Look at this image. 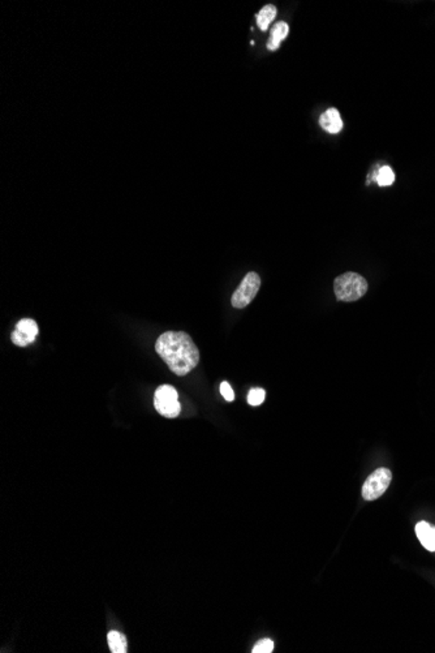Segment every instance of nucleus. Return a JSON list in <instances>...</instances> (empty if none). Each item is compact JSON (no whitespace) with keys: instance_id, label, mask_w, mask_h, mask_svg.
Listing matches in <instances>:
<instances>
[{"instance_id":"nucleus-1","label":"nucleus","mask_w":435,"mask_h":653,"mask_svg":"<svg viewBox=\"0 0 435 653\" xmlns=\"http://www.w3.org/2000/svg\"><path fill=\"white\" fill-rule=\"evenodd\" d=\"M157 354L176 376H186L199 365V351L186 332H167L155 343Z\"/></svg>"},{"instance_id":"nucleus-2","label":"nucleus","mask_w":435,"mask_h":653,"mask_svg":"<svg viewBox=\"0 0 435 653\" xmlns=\"http://www.w3.org/2000/svg\"><path fill=\"white\" fill-rule=\"evenodd\" d=\"M334 292L340 301H356L368 292V281L357 272H344L336 277Z\"/></svg>"},{"instance_id":"nucleus-3","label":"nucleus","mask_w":435,"mask_h":653,"mask_svg":"<svg viewBox=\"0 0 435 653\" xmlns=\"http://www.w3.org/2000/svg\"><path fill=\"white\" fill-rule=\"evenodd\" d=\"M392 481V472L388 469H375L373 473L369 475V478L365 480L361 494L365 501H375L379 497H382L388 489L390 484Z\"/></svg>"},{"instance_id":"nucleus-4","label":"nucleus","mask_w":435,"mask_h":653,"mask_svg":"<svg viewBox=\"0 0 435 653\" xmlns=\"http://www.w3.org/2000/svg\"><path fill=\"white\" fill-rule=\"evenodd\" d=\"M260 287H261L260 275L253 271L248 272L232 295V299H231L232 307L237 309L248 307L249 304L253 301V299L258 294Z\"/></svg>"},{"instance_id":"nucleus-5","label":"nucleus","mask_w":435,"mask_h":653,"mask_svg":"<svg viewBox=\"0 0 435 653\" xmlns=\"http://www.w3.org/2000/svg\"><path fill=\"white\" fill-rule=\"evenodd\" d=\"M38 329L37 322L32 319H24L19 321L16 325L14 332L11 334V339L13 343L19 347H26V345L33 343L37 338Z\"/></svg>"},{"instance_id":"nucleus-6","label":"nucleus","mask_w":435,"mask_h":653,"mask_svg":"<svg viewBox=\"0 0 435 653\" xmlns=\"http://www.w3.org/2000/svg\"><path fill=\"white\" fill-rule=\"evenodd\" d=\"M320 124L326 132H328L331 135H336L343 129V120H342L340 112L337 111L334 107L328 109L327 111H324L321 115Z\"/></svg>"},{"instance_id":"nucleus-7","label":"nucleus","mask_w":435,"mask_h":653,"mask_svg":"<svg viewBox=\"0 0 435 653\" xmlns=\"http://www.w3.org/2000/svg\"><path fill=\"white\" fill-rule=\"evenodd\" d=\"M416 535L425 549L435 552V527L427 522H419L416 526Z\"/></svg>"},{"instance_id":"nucleus-8","label":"nucleus","mask_w":435,"mask_h":653,"mask_svg":"<svg viewBox=\"0 0 435 653\" xmlns=\"http://www.w3.org/2000/svg\"><path fill=\"white\" fill-rule=\"evenodd\" d=\"M154 407L155 409L164 416V418H168V419H175L179 416L180 411H181V406L179 403V400L176 399H159V398H154Z\"/></svg>"},{"instance_id":"nucleus-9","label":"nucleus","mask_w":435,"mask_h":653,"mask_svg":"<svg viewBox=\"0 0 435 653\" xmlns=\"http://www.w3.org/2000/svg\"><path fill=\"white\" fill-rule=\"evenodd\" d=\"M288 33H289V25L285 23V21H279V23L274 25L271 33H270V39L267 42V49L270 51L279 49L283 39H286L287 36H288Z\"/></svg>"},{"instance_id":"nucleus-10","label":"nucleus","mask_w":435,"mask_h":653,"mask_svg":"<svg viewBox=\"0 0 435 653\" xmlns=\"http://www.w3.org/2000/svg\"><path fill=\"white\" fill-rule=\"evenodd\" d=\"M276 7L273 6V4H267L262 8L260 12L257 13V24L260 26L262 32H266L269 29V26L271 25V23L276 16Z\"/></svg>"},{"instance_id":"nucleus-11","label":"nucleus","mask_w":435,"mask_h":653,"mask_svg":"<svg viewBox=\"0 0 435 653\" xmlns=\"http://www.w3.org/2000/svg\"><path fill=\"white\" fill-rule=\"evenodd\" d=\"M107 641L109 647L112 653H125L126 652V638L122 632L119 631H110L107 635Z\"/></svg>"},{"instance_id":"nucleus-12","label":"nucleus","mask_w":435,"mask_h":653,"mask_svg":"<svg viewBox=\"0 0 435 653\" xmlns=\"http://www.w3.org/2000/svg\"><path fill=\"white\" fill-rule=\"evenodd\" d=\"M377 182L381 186H388V185L394 184L395 173L392 171V169L388 167V166H383L377 173Z\"/></svg>"},{"instance_id":"nucleus-13","label":"nucleus","mask_w":435,"mask_h":653,"mask_svg":"<svg viewBox=\"0 0 435 653\" xmlns=\"http://www.w3.org/2000/svg\"><path fill=\"white\" fill-rule=\"evenodd\" d=\"M154 398H159V399H177V392L175 389L174 386H170V385H163V386H159L157 390H155V395Z\"/></svg>"},{"instance_id":"nucleus-14","label":"nucleus","mask_w":435,"mask_h":653,"mask_svg":"<svg viewBox=\"0 0 435 653\" xmlns=\"http://www.w3.org/2000/svg\"><path fill=\"white\" fill-rule=\"evenodd\" d=\"M266 393L263 389H252L248 394V403L250 406H260L265 400Z\"/></svg>"},{"instance_id":"nucleus-15","label":"nucleus","mask_w":435,"mask_h":653,"mask_svg":"<svg viewBox=\"0 0 435 653\" xmlns=\"http://www.w3.org/2000/svg\"><path fill=\"white\" fill-rule=\"evenodd\" d=\"M274 650V641L270 639H262L253 647V653H271Z\"/></svg>"},{"instance_id":"nucleus-16","label":"nucleus","mask_w":435,"mask_h":653,"mask_svg":"<svg viewBox=\"0 0 435 653\" xmlns=\"http://www.w3.org/2000/svg\"><path fill=\"white\" fill-rule=\"evenodd\" d=\"M221 394L223 395V398L227 402H234V399H235V394H234V390H232L231 385L225 383V381L221 383Z\"/></svg>"}]
</instances>
